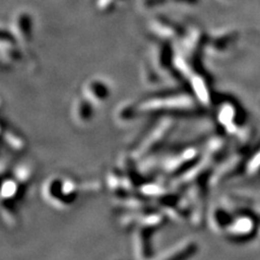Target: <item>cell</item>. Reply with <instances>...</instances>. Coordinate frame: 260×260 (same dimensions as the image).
<instances>
[{
    "mask_svg": "<svg viewBox=\"0 0 260 260\" xmlns=\"http://www.w3.org/2000/svg\"><path fill=\"white\" fill-rule=\"evenodd\" d=\"M127 0H93V6L98 12L110 14L115 12Z\"/></svg>",
    "mask_w": 260,
    "mask_h": 260,
    "instance_id": "3957f363",
    "label": "cell"
},
{
    "mask_svg": "<svg viewBox=\"0 0 260 260\" xmlns=\"http://www.w3.org/2000/svg\"><path fill=\"white\" fill-rule=\"evenodd\" d=\"M169 3H172L177 6H195L200 3V0H169Z\"/></svg>",
    "mask_w": 260,
    "mask_h": 260,
    "instance_id": "5b68a950",
    "label": "cell"
},
{
    "mask_svg": "<svg viewBox=\"0 0 260 260\" xmlns=\"http://www.w3.org/2000/svg\"><path fill=\"white\" fill-rule=\"evenodd\" d=\"M34 29V19L30 12L26 9L16 10L10 21L9 30L14 39L21 45L28 44L32 37Z\"/></svg>",
    "mask_w": 260,
    "mask_h": 260,
    "instance_id": "6da1fadb",
    "label": "cell"
},
{
    "mask_svg": "<svg viewBox=\"0 0 260 260\" xmlns=\"http://www.w3.org/2000/svg\"><path fill=\"white\" fill-rule=\"evenodd\" d=\"M169 3V0H139L138 7L144 12L155 11Z\"/></svg>",
    "mask_w": 260,
    "mask_h": 260,
    "instance_id": "277c9868",
    "label": "cell"
},
{
    "mask_svg": "<svg viewBox=\"0 0 260 260\" xmlns=\"http://www.w3.org/2000/svg\"><path fill=\"white\" fill-rule=\"evenodd\" d=\"M148 28L157 40L166 43L181 38L184 32L183 28L179 24L161 15L153 16L152 19H150L148 22Z\"/></svg>",
    "mask_w": 260,
    "mask_h": 260,
    "instance_id": "7a4b0ae2",
    "label": "cell"
}]
</instances>
